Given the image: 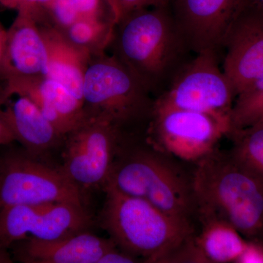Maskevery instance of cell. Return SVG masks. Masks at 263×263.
Returning <instances> with one entry per match:
<instances>
[{
    "label": "cell",
    "instance_id": "6da1fadb",
    "mask_svg": "<svg viewBox=\"0 0 263 263\" xmlns=\"http://www.w3.org/2000/svg\"><path fill=\"white\" fill-rule=\"evenodd\" d=\"M108 48L155 100L195 55L183 41L167 5L122 15Z\"/></svg>",
    "mask_w": 263,
    "mask_h": 263
},
{
    "label": "cell",
    "instance_id": "7a4b0ae2",
    "mask_svg": "<svg viewBox=\"0 0 263 263\" xmlns=\"http://www.w3.org/2000/svg\"><path fill=\"white\" fill-rule=\"evenodd\" d=\"M106 183L178 220L198 226L194 164L156 148L146 137L124 141Z\"/></svg>",
    "mask_w": 263,
    "mask_h": 263
},
{
    "label": "cell",
    "instance_id": "3957f363",
    "mask_svg": "<svg viewBox=\"0 0 263 263\" xmlns=\"http://www.w3.org/2000/svg\"><path fill=\"white\" fill-rule=\"evenodd\" d=\"M194 164V190L200 219L233 227L247 241L263 246V177L216 148Z\"/></svg>",
    "mask_w": 263,
    "mask_h": 263
},
{
    "label": "cell",
    "instance_id": "277c9868",
    "mask_svg": "<svg viewBox=\"0 0 263 263\" xmlns=\"http://www.w3.org/2000/svg\"><path fill=\"white\" fill-rule=\"evenodd\" d=\"M100 226L118 248L145 262L166 263L195 233L196 226L178 220L150 202L104 185Z\"/></svg>",
    "mask_w": 263,
    "mask_h": 263
},
{
    "label": "cell",
    "instance_id": "5b68a950",
    "mask_svg": "<svg viewBox=\"0 0 263 263\" xmlns=\"http://www.w3.org/2000/svg\"><path fill=\"white\" fill-rule=\"evenodd\" d=\"M155 99L113 54L91 57L83 86L84 118L105 121L129 136H146Z\"/></svg>",
    "mask_w": 263,
    "mask_h": 263
},
{
    "label": "cell",
    "instance_id": "8992f818",
    "mask_svg": "<svg viewBox=\"0 0 263 263\" xmlns=\"http://www.w3.org/2000/svg\"><path fill=\"white\" fill-rule=\"evenodd\" d=\"M230 131L229 118L155 103L146 140L156 148L193 164L215 150Z\"/></svg>",
    "mask_w": 263,
    "mask_h": 263
},
{
    "label": "cell",
    "instance_id": "52a82bcc",
    "mask_svg": "<svg viewBox=\"0 0 263 263\" xmlns=\"http://www.w3.org/2000/svg\"><path fill=\"white\" fill-rule=\"evenodd\" d=\"M57 202L86 208L82 190L61 168L39 162L26 151L0 157V209Z\"/></svg>",
    "mask_w": 263,
    "mask_h": 263
},
{
    "label": "cell",
    "instance_id": "ba28073f",
    "mask_svg": "<svg viewBox=\"0 0 263 263\" xmlns=\"http://www.w3.org/2000/svg\"><path fill=\"white\" fill-rule=\"evenodd\" d=\"M129 136L108 122L84 118L65 136L60 168L82 191L103 188L121 146Z\"/></svg>",
    "mask_w": 263,
    "mask_h": 263
},
{
    "label": "cell",
    "instance_id": "9c48e42d",
    "mask_svg": "<svg viewBox=\"0 0 263 263\" xmlns=\"http://www.w3.org/2000/svg\"><path fill=\"white\" fill-rule=\"evenodd\" d=\"M221 60L222 55L216 51L195 54L155 103L230 119L236 95Z\"/></svg>",
    "mask_w": 263,
    "mask_h": 263
},
{
    "label": "cell",
    "instance_id": "30bf717a",
    "mask_svg": "<svg viewBox=\"0 0 263 263\" xmlns=\"http://www.w3.org/2000/svg\"><path fill=\"white\" fill-rule=\"evenodd\" d=\"M92 218L86 208L66 202L17 205L0 209V252L27 238L57 239L87 230Z\"/></svg>",
    "mask_w": 263,
    "mask_h": 263
},
{
    "label": "cell",
    "instance_id": "8fae6325",
    "mask_svg": "<svg viewBox=\"0 0 263 263\" xmlns=\"http://www.w3.org/2000/svg\"><path fill=\"white\" fill-rule=\"evenodd\" d=\"M180 34L194 54L216 51L222 55L227 36L247 0H169Z\"/></svg>",
    "mask_w": 263,
    "mask_h": 263
},
{
    "label": "cell",
    "instance_id": "7c38bea8",
    "mask_svg": "<svg viewBox=\"0 0 263 263\" xmlns=\"http://www.w3.org/2000/svg\"><path fill=\"white\" fill-rule=\"evenodd\" d=\"M222 54L221 68L236 96L263 79L262 13L246 8L227 36Z\"/></svg>",
    "mask_w": 263,
    "mask_h": 263
},
{
    "label": "cell",
    "instance_id": "4fadbf2b",
    "mask_svg": "<svg viewBox=\"0 0 263 263\" xmlns=\"http://www.w3.org/2000/svg\"><path fill=\"white\" fill-rule=\"evenodd\" d=\"M16 10L15 20L7 29L0 81L46 76L47 72V44L41 21L28 8Z\"/></svg>",
    "mask_w": 263,
    "mask_h": 263
},
{
    "label": "cell",
    "instance_id": "5bb4252c",
    "mask_svg": "<svg viewBox=\"0 0 263 263\" xmlns=\"http://www.w3.org/2000/svg\"><path fill=\"white\" fill-rule=\"evenodd\" d=\"M2 82L3 95L27 96L64 136L84 120L83 104L63 85L48 76L14 78Z\"/></svg>",
    "mask_w": 263,
    "mask_h": 263
},
{
    "label": "cell",
    "instance_id": "9a60e30c",
    "mask_svg": "<svg viewBox=\"0 0 263 263\" xmlns=\"http://www.w3.org/2000/svg\"><path fill=\"white\" fill-rule=\"evenodd\" d=\"M117 247L113 240L85 231L57 239L27 238L16 242L15 260L25 263H98L103 254Z\"/></svg>",
    "mask_w": 263,
    "mask_h": 263
},
{
    "label": "cell",
    "instance_id": "2e32d148",
    "mask_svg": "<svg viewBox=\"0 0 263 263\" xmlns=\"http://www.w3.org/2000/svg\"><path fill=\"white\" fill-rule=\"evenodd\" d=\"M197 223L200 228L171 256L168 262H236L247 240L226 221L208 219Z\"/></svg>",
    "mask_w": 263,
    "mask_h": 263
},
{
    "label": "cell",
    "instance_id": "e0dca14e",
    "mask_svg": "<svg viewBox=\"0 0 263 263\" xmlns=\"http://www.w3.org/2000/svg\"><path fill=\"white\" fill-rule=\"evenodd\" d=\"M0 114L11 129L15 141L30 155H39L65 141V136L25 95H3Z\"/></svg>",
    "mask_w": 263,
    "mask_h": 263
},
{
    "label": "cell",
    "instance_id": "ac0fdd59",
    "mask_svg": "<svg viewBox=\"0 0 263 263\" xmlns=\"http://www.w3.org/2000/svg\"><path fill=\"white\" fill-rule=\"evenodd\" d=\"M41 22L48 48L46 76L63 85L83 104L85 74L91 57L67 42L56 29Z\"/></svg>",
    "mask_w": 263,
    "mask_h": 263
},
{
    "label": "cell",
    "instance_id": "d6986e66",
    "mask_svg": "<svg viewBox=\"0 0 263 263\" xmlns=\"http://www.w3.org/2000/svg\"><path fill=\"white\" fill-rule=\"evenodd\" d=\"M40 20L60 31L81 19L117 17L106 0H51L37 11Z\"/></svg>",
    "mask_w": 263,
    "mask_h": 263
},
{
    "label": "cell",
    "instance_id": "ffe728a7",
    "mask_svg": "<svg viewBox=\"0 0 263 263\" xmlns=\"http://www.w3.org/2000/svg\"><path fill=\"white\" fill-rule=\"evenodd\" d=\"M116 24L114 19L94 17L81 19L58 31L72 46L93 57L103 54L108 49Z\"/></svg>",
    "mask_w": 263,
    "mask_h": 263
},
{
    "label": "cell",
    "instance_id": "44dd1931",
    "mask_svg": "<svg viewBox=\"0 0 263 263\" xmlns=\"http://www.w3.org/2000/svg\"><path fill=\"white\" fill-rule=\"evenodd\" d=\"M230 153L235 160L263 177V122L232 131Z\"/></svg>",
    "mask_w": 263,
    "mask_h": 263
},
{
    "label": "cell",
    "instance_id": "7402d4cb",
    "mask_svg": "<svg viewBox=\"0 0 263 263\" xmlns=\"http://www.w3.org/2000/svg\"><path fill=\"white\" fill-rule=\"evenodd\" d=\"M230 122V133L263 122V79L255 81L237 95Z\"/></svg>",
    "mask_w": 263,
    "mask_h": 263
},
{
    "label": "cell",
    "instance_id": "603a6c76",
    "mask_svg": "<svg viewBox=\"0 0 263 263\" xmlns=\"http://www.w3.org/2000/svg\"><path fill=\"white\" fill-rule=\"evenodd\" d=\"M169 0H117L118 20L122 15L140 9L152 6L167 5Z\"/></svg>",
    "mask_w": 263,
    "mask_h": 263
},
{
    "label": "cell",
    "instance_id": "cb8c5ba5",
    "mask_svg": "<svg viewBox=\"0 0 263 263\" xmlns=\"http://www.w3.org/2000/svg\"><path fill=\"white\" fill-rule=\"evenodd\" d=\"M236 262L263 263V246L253 243V242L247 241L243 253L240 254Z\"/></svg>",
    "mask_w": 263,
    "mask_h": 263
},
{
    "label": "cell",
    "instance_id": "d4e9b609",
    "mask_svg": "<svg viewBox=\"0 0 263 263\" xmlns=\"http://www.w3.org/2000/svg\"><path fill=\"white\" fill-rule=\"evenodd\" d=\"M116 247L108 251L102 256L98 263H133L140 262V259L136 258L127 252Z\"/></svg>",
    "mask_w": 263,
    "mask_h": 263
},
{
    "label": "cell",
    "instance_id": "484cf974",
    "mask_svg": "<svg viewBox=\"0 0 263 263\" xmlns=\"http://www.w3.org/2000/svg\"><path fill=\"white\" fill-rule=\"evenodd\" d=\"M15 141V137L0 114V146H6Z\"/></svg>",
    "mask_w": 263,
    "mask_h": 263
},
{
    "label": "cell",
    "instance_id": "4316f807",
    "mask_svg": "<svg viewBox=\"0 0 263 263\" xmlns=\"http://www.w3.org/2000/svg\"><path fill=\"white\" fill-rule=\"evenodd\" d=\"M50 1L51 0H16V10L20 8H25L37 11Z\"/></svg>",
    "mask_w": 263,
    "mask_h": 263
},
{
    "label": "cell",
    "instance_id": "83f0119b",
    "mask_svg": "<svg viewBox=\"0 0 263 263\" xmlns=\"http://www.w3.org/2000/svg\"><path fill=\"white\" fill-rule=\"evenodd\" d=\"M6 34L7 30L0 22V65H1L2 60H3V53H4Z\"/></svg>",
    "mask_w": 263,
    "mask_h": 263
},
{
    "label": "cell",
    "instance_id": "f1b7e54d",
    "mask_svg": "<svg viewBox=\"0 0 263 263\" xmlns=\"http://www.w3.org/2000/svg\"><path fill=\"white\" fill-rule=\"evenodd\" d=\"M248 7L263 14V0H247Z\"/></svg>",
    "mask_w": 263,
    "mask_h": 263
},
{
    "label": "cell",
    "instance_id": "f546056e",
    "mask_svg": "<svg viewBox=\"0 0 263 263\" xmlns=\"http://www.w3.org/2000/svg\"><path fill=\"white\" fill-rule=\"evenodd\" d=\"M0 4L5 8L16 10V0H0Z\"/></svg>",
    "mask_w": 263,
    "mask_h": 263
},
{
    "label": "cell",
    "instance_id": "4dcf8cb0",
    "mask_svg": "<svg viewBox=\"0 0 263 263\" xmlns=\"http://www.w3.org/2000/svg\"><path fill=\"white\" fill-rule=\"evenodd\" d=\"M107 3H108L109 6H110V9L114 12L116 17H117V20L118 21V10H117V0H106Z\"/></svg>",
    "mask_w": 263,
    "mask_h": 263
}]
</instances>
